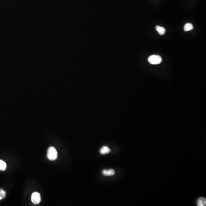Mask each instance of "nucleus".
Returning a JSON list of instances; mask_svg holds the SVG:
<instances>
[{
  "label": "nucleus",
  "mask_w": 206,
  "mask_h": 206,
  "mask_svg": "<svg viewBox=\"0 0 206 206\" xmlns=\"http://www.w3.org/2000/svg\"><path fill=\"white\" fill-rule=\"evenodd\" d=\"M58 156L57 151L54 147H50L47 150V157L49 160L54 161L56 160Z\"/></svg>",
  "instance_id": "nucleus-1"
},
{
  "label": "nucleus",
  "mask_w": 206,
  "mask_h": 206,
  "mask_svg": "<svg viewBox=\"0 0 206 206\" xmlns=\"http://www.w3.org/2000/svg\"><path fill=\"white\" fill-rule=\"evenodd\" d=\"M148 61L150 63L153 65H157L162 62V58L158 55H152L149 57Z\"/></svg>",
  "instance_id": "nucleus-2"
},
{
  "label": "nucleus",
  "mask_w": 206,
  "mask_h": 206,
  "mask_svg": "<svg viewBox=\"0 0 206 206\" xmlns=\"http://www.w3.org/2000/svg\"><path fill=\"white\" fill-rule=\"evenodd\" d=\"M31 200L35 205H38L41 201V197L38 192H34L31 195Z\"/></svg>",
  "instance_id": "nucleus-3"
},
{
  "label": "nucleus",
  "mask_w": 206,
  "mask_h": 206,
  "mask_svg": "<svg viewBox=\"0 0 206 206\" xmlns=\"http://www.w3.org/2000/svg\"><path fill=\"white\" fill-rule=\"evenodd\" d=\"M102 174L105 176H109L114 175L115 171L113 169H104L102 171Z\"/></svg>",
  "instance_id": "nucleus-4"
},
{
  "label": "nucleus",
  "mask_w": 206,
  "mask_h": 206,
  "mask_svg": "<svg viewBox=\"0 0 206 206\" xmlns=\"http://www.w3.org/2000/svg\"><path fill=\"white\" fill-rule=\"evenodd\" d=\"M197 205L198 206H205L206 205V199L204 197H200L197 201Z\"/></svg>",
  "instance_id": "nucleus-5"
},
{
  "label": "nucleus",
  "mask_w": 206,
  "mask_h": 206,
  "mask_svg": "<svg viewBox=\"0 0 206 206\" xmlns=\"http://www.w3.org/2000/svg\"><path fill=\"white\" fill-rule=\"evenodd\" d=\"M111 150L108 147L103 146L100 150V152L102 155H106L110 152Z\"/></svg>",
  "instance_id": "nucleus-6"
},
{
  "label": "nucleus",
  "mask_w": 206,
  "mask_h": 206,
  "mask_svg": "<svg viewBox=\"0 0 206 206\" xmlns=\"http://www.w3.org/2000/svg\"><path fill=\"white\" fill-rule=\"evenodd\" d=\"M156 30L160 35H163L165 34V32H166V29L164 28L160 27V26H158V25L156 26Z\"/></svg>",
  "instance_id": "nucleus-7"
},
{
  "label": "nucleus",
  "mask_w": 206,
  "mask_h": 206,
  "mask_svg": "<svg viewBox=\"0 0 206 206\" xmlns=\"http://www.w3.org/2000/svg\"><path fill=\"white\" fill-rule=\"evenodd\" d=\"M194 29L193 24L191 23H186L184 27V29L185 32L190 31Z\"/></svg>",
  "instance_id": "nucleus-8"
},
{
  "label": "nucleus",
  "mask_w": 206,
  "mask_h": 206,
  "mask_svg": "<svg viewBox=\"0 0 206 206\" xmlns=\"http://www.w3.org/2000/svg\"><path fill=\"white\" fill-rule=\"evenodd\" d=\"M7 168V164L4 161L0 160V171H4Z\"/></svg>",
  "instance_id": "nucleus-9"
},
{
  "label": "nucleus",
  "mask_w": 206,
  "mask_h": 206,
  "mask_svg": "<svg viewBox=\"0 0 206 206\" xmlns=\"http://www.w3.org/2000/svg\"><path fill=\"white\" fill-rule=\"evenodd\" d=\"M6 192L2 189H0V200H2L6 197Z\"/></svg>",
  "instance_id": "nucleus-10"
}]
</instances>
